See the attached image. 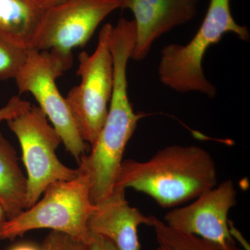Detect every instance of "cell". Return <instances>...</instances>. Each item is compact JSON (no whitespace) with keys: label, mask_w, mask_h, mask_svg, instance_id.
Returning <instances> with one entry per match:
<instances>
[{"label":"cell","mask_w":250,"mask_h":250,"mask_svg":"<svg viewBox=\"0 0 250 250\" xmlns=\"http://www.w3.org/2000/svg\"><path fill=\"white\" fill-rule=\"evenodd\" d=\"M136 30L134 22L118 20L109 37L113 65V93L106 121L95 144L79 161V172L89 182L90 196L96 205L111 196L126 146L145 116L134 111L128 95L127 65L131 59Z\"/></svg>","instance_id":"6da1fadb"},{"label":"cell","mask_w":250,"mask_h":250,"mask_svg":"<svg viewBox=\"0 0 250 250\" xmlns=\"http://www.w3.org/2000/svg\"><path fill=\"white\" fill-rule=\"evenodd\" d=\"M155 218L130 206L125 190L115 188L111 196L95 205L88 228L90 233L107 238L119 250H141L139 228L152 227Z\"/></svg>","instance_id":"8fae6325"},{"label":"cell","mask_w":250,"mask_h":250,"mask_svg":"<svg viewBox=\"0 0 250 250\" xmlns=\"http://www.w3.org/2000/svg\"><path fill=\"white\" fill-rule=\"evenodd\" d=\"M26 54L27 50L11 45L0 36V80L15 79Z\"/></svg>","instance_id":"9a60e30c"},{"label":"cell","mask_w":250,"mask_h":250,"mask_svg":"<svg viewBox=\"0 0 250 250\" xmlns=\"http://www.w3.org/2000/svg\"><path fill=\"white\" fill-rule=\"evenodd\" d=\"M227 34L248 42L249 29L238 24L231 14L230 0H210L208 9L196 34L186 45L169 44L161 52L158 75L161 83L178 93H201L214 98L217 88L207 80L204 57L211 46Z\"/></svg>","instance_id":"3957f363"},{"label":"cell","mask_w":250,"mask_h":250,"mask_svg":"<svg viewBox=\"0 0 250 250\" xmlns=\"http://www.w3.org/2000/svg\"><path fill=\"white\" fill-rule=\"evenodd\" d=\"M31 106L29 102L22 100L18 96L13 97L4 106L0 108V123L4 121L6 122L21 114Z\"/></svg>","instance_id":"e0dca14e"},{"label":"cell","mask_w":250,"mask_h":250,"mask_svg":"<svg viewBox=\"0 0 250 250\" xmlns=\"http://www.w3.org/2000/svg\"><path fill=\"white\" fill-rule=\"evenodd\" d=\"M237 203V190L231 179L202 192L189 205L166 213L164 222L179 232L194 235L225 246L235 241L228 215Z\"/></svg>","instance_id":"9c48e42d"},{"label":"cell","mask_w":250,"mask_h":250,"mask_svg":"<svg viewBox=\"0 0 250 250\" xmlns=\"http://www.w3.org/2000/svg\"><path fill=\"white\" fill-rule=\"evenodd\" d=\"M200 0H123L134 15L136 37L131 59L142 62L161 36L191 21Z\"/></svg>","instance_id":"30bf717a"},{"label":"cell","mask_w":250,"mask_h":250,"mask_svg":"<svg viewBox=\"0 0 250 250\" xmlns=\"http://www.w3.org/2000/svg\"><path fill=\"white\" fill-rule=\"evenodd\" d=\"M6 250H44L41 245L32 241H19L14 243Z\"/></svg>","instance_id":"d6986e66"},{"label":"cell","mask_w":250,"mask_h":250,"mask_svg":"<svg viewBox=\"0 0 250 250\" xmlns=\"http://www.w3.org/2000/svg\"><path fill=\"white\" fill-rule=\"evenodd\" d=\"M112 24H105L99 34L93 53L81 52L77 75L80 84L65 97L67 106L81 137L95 144L107 117L113 88V58L109 47Z\"/></svg>","instance_id":"5b68a950"},{"label":"cell","mask_w":250,"mask_h":250,"mask_svg":"<svg viewBox=\"0 0 250 250\" xmlns=\"http://www.w3.org/2000/svg\"><path fill=\"white\" fill-rule=\"evenodd\" d=\"M27 179L14 146L0 131V205L6 220L27 209Z\"/></svg>","instance_id":"4fadbf2b"},{"label":"cell","mask_w":250,"mask_h":250,"mask_svg":"<svg viewBox=\"0 0 250 250\" xmlns=\"http://www.w3.org/2000/svg\"><path fill=\"white\" fill-rule=\"evenodd\" d=\"M218 184L216 164L200 146L173 145L149 159L123 160L115 188H132L152 198L162 208L191 201Z\"/></svg>","instance_id":"7a4b0ae2"},{"label":"cell","mask_w":250,"mask_h":250,"mask_svg":"<svg viewBox=\"0 0 250 250\" xmlns=\"http://www.w3.org/2000/svg\"><path fill=\"white\" fill-rule=\"evenodd\" d=\"M44 250H87V245L65 233L52 231L42 241Z\"/></svg>","instance_id":"2e32d148"},{"label":"cell","mask_w":250,"mask_h":250,"mask_svg":"<svg viewBox=\"0 0 250 250\" xmlns=\"http://www.w3.org/2000/svg\"><path fill=\"white\" fill-rule=\"evenodd\" d=\"M152 227L160 250H243L237 244L225 246L194 235L179 232L157 218L154 219Z\"/></svg>","instance_id":"5bb4252c"},{"label":"cell","mask_w":250,"mask_h":250,"mask_svg":"<svg viewBox=\"0 0 250 250\" xmlns=\"http://www.w3.org/2000/svg\"><path fill=\"white\" fill-rule=\"evenodd\" d=\"M123 6V0H67L45 10L32 48L47 51L70 67L72 50L84 46L104 20Z\"/></svg>","instance_id":"ba28073f"},{"label":"cell","mask_w":250,"mask_h":250,"mask_svg":"<svg viewBox=\"0 0 250 250\" xmlns=\"http://www.w3.org/2000/svg\"><path fill=\"white\" fill-rule=\"evenodd\" d=\"M159 250V248H156V249H154V250Z\"/></svg>","instance_id":"7402d4cb"},{"label":"cell","mask_w":250,"mask_h":250,"mask_svg":"<svg viewBox=\"0 0 250 250\" xmlns=\"http://www.w3.org/2000/svg\"><path fill=\"white\" fill-rule=\"evenodd\" d=\"M87 250H119L112 242L104 237L92 233L91 241L87 245Z\"/></svg>","instance_id":"ac0fdd59"},{"label":"cell","mask_w":250,"mask_h":250,"mask_svg":"<svg viewBox=\"0 0 250 250\" xmlns=\"http://www.w3.org/2000/svg\"><path fill=\"white\" fill-rule=\"evenodd\" d=\"M44 11L34 0H0V36L18 48H32Z\"/></svg>","instance_id":"7c38bea8"},{"label":"cell","mask_w":250,"mask_h":250,"mask_svg":"<svg viewBox=\"0 0 250 250\" xmlns=\"http://www.w3.org/2000/svg\"><path fill=\"white\" fill-rule=\"evenodd\" d=\"M78 172L76 178L51 184L34 205L5 220L0 239L14 240L32 230L49 229L88 245L92 238L88 221L95 205L88 177Z\"/></svg>","instance_id":"277c9868"},{"label":"cell","mask_w":250,"mask_h":250,"mask_svg":"<svg viewBox=\"0 0 250 250\" xmlns=\"http://www.w3.org/2000/svg\"><path fill=\"white\" fill-rule=\"evenodd\" d=\"M34 1L41 9L47 10L57 5L62 4L67 0H34Z\"/></svg>","instance_id":"ffe728a7"},{"label":"cell","mask_w":250,"mask_h":250,"mask_svg":"<svg viewBox=\"0 0 250 250\" xmlns=\"http://www.w3.org/2000/svg\"><path fill=\"white\" fill-rule=\"evenodd\" d=\"M6 220V213L3 207L0 205V227L2 225L3 223Z\"/></svg>","instance_id":"44dd1931"},{"label":"cell","mask_w":250,"mask_h":250,"mask_svg":"<svg viewBox=\"0 0 250 250\" xmlns=\"http://www.w3.org/2000/svg\"><path fill=\"white\" fill-rule=\"evenodd\" d=\"M6 123L22 149L27 170V208L41 198L51 184L78 176L77 169L70 168L59 160L56 151L62 139L39 106L31 105L27 111Z\"/></svg>","instance_id":"8992f818"},{"label":"cell","mask_w":250,"mask_h":250,"mask_svg":"<svg viewBox=\"0 0 250 250\" xmlns=\"http://www.w3.org/2000/svg\"><path fill=\"white\" fill-rule=\"evenodd\" d=\"M69 68L50 52L30 48L14 80L20 94L29 93L34 96L67 152L79 162L90 147L81 137L65 98L56 83Z\"/></svg>","instance_id":"52a82bcc"}]
</instances>
